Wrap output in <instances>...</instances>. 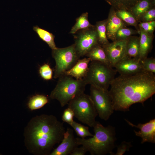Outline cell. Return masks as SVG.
I'll return each instance as SVG.
<instances>
[{
    "instance_id": "15",
    "label": "cell",
    "mask_w": 155,
    "mask_h": 155,
    "mask_svg": "<svg viewBox=\"0 0 155 155\" xmlns=\"http://www.w3.org/2000/svg\"><path fill=\"white\" fill-rule=\"evenodd\" d=\"M90 59L85 57L78 60L70 69L66 71L64 75L71 76L77 80L83 79L88 72Z\"/></svg>"
},
{
    "instance_id": "28",
    "label": "cell",
    "mask_w": 155,
    "mask_h": 155,
    "mask_svg": "<svg viewBox=\"0 0 155 155\" xmlns=\"http://www.w3.org/2000/svg\"><path fill=\"white\" fill-rule=\"evenodd\" d=\"M38 72L41 77L44 80H49L52 79L53 71L49 64L44 63L40 66Z\"/></svg>"
},
{
    "instance_id": "20",
    "label": "cell",
    "mask_w": 155,
    "mask_h": 155,
    "mask_svg": "<svg viewBox=\"0 0 155 155\" xmlns=\"http://www.w3.org/2000/svg\"><path fill=\"white\" fill-rule=\"evenodd\" d=\"M33 29L40 38L46 43L52 50L57 49L54 41L55 36L52 33L37 26H34Z\"/></svg>"
},
{
    "instance_id": "35",
    "label": "cell",
    "mask_w": 155,
    "mask_h": 155,
    "mask_svg": "<svg viewBox=\"0 0 155 155\" xmlns=\"http://www.w3.org/2000/svg\"><path fill=\"white\" fill-rule=\"evenodd\" d=\"M152 1L154 3H155V0H152Z\"/></svg>"
},
{
    "instance_id": "14",
    "label": "cell",
    "mask_w": 155,
    "mask_h": 155,
    "mask_svg": "<svg viewBox=\"0 0 155 155\" xmlns=\"http://www.w3.org/2000/svg\"><path fill=\"white\" fill-rule=\"evenodd\" d=\"M127 24L116 15L115 9L111 8L107 18L106 34L108 39L113 41L116 40V35L119 29L126 27Z\"/></svg>"
},
{
    "instance_id": "3",
    "label": "cell",
    "mask_w": 155,
    "mask_h": 155,
    "mask_svg": "<svg viewBox=\"0 0 155 155\" xmlns=\"http://www.w3.org/2000/svg\"><path fill=\"white\" fill-rule=\"evenodd\" d=\"M93 127L94 135L91 138H76L78 146H84L92 155H111L116 140L115 127L111 125L104 127L98 121Z\"/></svg>"
},
{
    "instance_id": "7",
    "label": "cell",
    "mask_w": 155,
    "mask_h": 155,
    "mask_svg": "<svg viewBox=\"0 0 155 155\" xmlns=\"http://www.w3.org/2000/svg\"><path fill=\"white\" fill-rule=\"evenodd\" d=\"M52 55L55 62L54 78H58L70 69L80 57L78 54L74 44L67 47L52 50Z\"/></svg>"
},
{
    "instance_id": "25",
    "label": "cell",
    "mask_w": 155,
    "mask_h": 155,
    "mask_svg": "<svg viewBox=\"0 0 155 155\" xmlns=\"http://www.w3.org/2000/svg\"><path fill=\"white\" fill-rule=\"evenodd\" d=\"M139 0H105L116 10H128Z\"/></svg>"
},
{
    "instance_id": "21",
    "label": "cell",
    "mask_w": 155,
    "mask_h": 155,
    "mask_svg": "<svg viewBox=\"0 0 155 155\" xmlns=\"http://www.w3.org/2000/svg\"><path fill=\"white\" fill-rule=\"evenodd\" d=\"M107 19L96 22L95 25L97 32L98 44L102 46L109 43L106 34Z\"/></svg>"
},
{
    "instance_id": "11",
    "label": "cell",
    "mask_w": 155,
    "mask_h": 155,
    "mask_svg": "<svg viewBox=\"0 0 155 155\" xmlns=\"http://www.w3.org/2000/svg\"><path fill=\"white\" fill-rule=\"evenodd\" d=\"M122 75H130L144 71L139 58L124 57L117 62L114 67Z\"/></svg>"
},
{
    "instance_id": "34",
    "label": "cell",
    "mask_w": 155,
    "mask_h": 155,
    "mask_svg": "<svg viewBox=\"0 0 155 155\" xmlns=\"http://www.w3.org/2000/svg\"><path fill=\"white\" fill-rule=\"evenodd\" d=\"M87 151L85 148L82 146L80 147L75 148L69 154L70 155H84Z\"/></svg>"
},
{
    "instance_id": "22",
    "label": "cell",
    "mask_w": 155,
    "mask_h": 155,
    "mask_svg": "<svg viewBox=\"0 0 155 155\" xmlns=\"http://www.w3.org/2000/svg\"><path fill=\"white\" fill-rule=\"evenodd\" d=\"M88 13H84L76 19V22L72 27L70 33L74 34L79 30L86 29L94 26L89 22L88 19Z\"/></svg>"
},
{
    "instance_id": "10",
    "label": "cell",
    "mask_w": 155,
    "mask_h": 155,
    "mask_svg": "<svg viewBox=\"0 0 155 155\" xmlns=\"http://www.w3.org/2000/svg\"><path fill=\"white\" fill-rule=\"evenodd\" d=\"M128 38L116 40L102 46L105 52L110 65L112 67H114L117 62L124 57Z\"/></svg>"
},
{
    "instance_id": "2",
    "label": "cell",
    "mask_w": 155,
    "mask_h": 155,
    "mask_svg": "<svg viewBox=\"0 0 155 155\" xmlns=\"http://www.w3.org/2000/svg\"><path fill=\"white\" fill-rule=\"evenodd\" d=\"M65 131L63 123L55 116L37 115L30 120L25 128V144L31 153L50 155L54 146L61 141Z\"/></svg>"
},
{
    "instance_id": "17",
    "label": "cell",
    "mask_w": 155,
    "mask_h": 155,
    "mask_svg": "<svg viewBox=\"0 0 155 155\" xmlns=\"http://www.w3.org/2000/svg\"><path fill=\"white\" fill-rule=\"evenodd\" d=\"M152 0H139L128 10L135 17L138 22L143 15L154 6Z\"/></svg>"
},
{
    "instance_id": "6",
    "label": "cell",
    "mask_w": 155,
    "mask_h": 155,
    "mask_svg": "<svg viewBox=\"0 0 155 155\" xmlns=\"http://www.w3.org/2000/svg\"><path fill=\"white\" fill-rule=\"evenodd\" d=\"M67 104L78 120L90 127H94L98 115L90 95L83 93L72 99Z\"/></svg>"
},
{
    "instance_id": "13",
    "label": "cell",
    "mask_w": 155,
    "mask_h": 155,
    "mask_svg": "<svg viewBox=\"0 0 155 155\" xmlns=\"http://www.w3.org/2000/svg\"><path fill=\"white\" fill-rule=\"evenodd\" d=\"M127 122L131 126L140 129L138 131L134 130L135 135L142 138L141 143L147 142L152 143L155 142V119L150 120L144 124L139 123L135 125L126 119Z\"/></svg>"
},
{
    "instance_id": "27",
    "label": "cell",
    "mask_w": 155,
    "mask_h": 155,
    "mask_svg": "<svg viewBox=\"0 0 155 155\" xmlns=\"http://www.w3.org/2000/svg\"><path fill=\"white\" fill-rule=\"evenodd\" d=\"M138 32L136 30L126 27L121 28L116 33V40L127 39L132 35L137 34Z\"/></svg>"
},
{
    "instance_id": "12",
    "label": "cell",
    "mask_w": 155,
    "mask_h": 155,
    "mask_svg": "<svg viewBox=\"0 0 155 155\" xmlns=\"http://www.w3.org/2000/svg\"><path fill=\"white\" fill-rule=\"evenodd\" d=\"M78 146L76 138L74 137L73 130L68 128L60 144L51 152L50 155L70 154L74 149Z\"/></svg>"
},
{
    "instance_id": "18",
    "label": "cell",
    "mask_w": 155,
    "mask_h": 155,
    "mask_svg": "<svg viewBox=\"0 0 155 155\" xmlns=\"http://www.w3.org/2000/svg\"><path fill=\"white\" fill-rule=\"evenodd\" d=\"M85 56L89 58L91 61H98L111 66L104 49L98 44L93 47Z\"/></svg>"
},
{
    "instance_id": "29",
    "label": "cell",
    "mask_w": 155,
    "mask_h": 155,
    "mask_svg": "<svg viewBox=\"0 0 155 155\" xmlns=\"http://www.w3.org/2000/svg\"><path fill=\"white\" fill-rule=\"evenodd\" d=\"M143 71L153 73H155V59L146 57L141 59Z\"/></svg>"
},
{
    "instance_id": "19",
    "label": "cell",
    "mask_w": 155,
    "mask_h": 155,
    "mask_svg": "<svg viewBox=\"0 0 155 155\" xmlns=\"http://www.w3.org/2000/svg\"><path fill=\"white\" fill-rule=\"evenodd\" d=\"M140 37L131 36L128 39L124 57L139 58Z\"/></svg>"
},
{
    "instance_id": "32",
    "label": "cell",
    "mask_w": 155,
    "mask_h": 155,
    "mask_svg": "<svg viewBox=\"0 0 155 155\" xmlns=\"http://www.w3.org/2000/svg\"><path fill=\"white\" fill-rule=\"evenodd\" d=\"M74 113L72 110L68 107L65 109L63 114L62 119L63 121L70 125L74 121Z\"/></svg>"
},
{
    "instance_id": "5",
    "label": "cell",
    "mask_w": 155,
    "mask_h": 155,
    "mask_svg": "<svg viewBox=\"0 0 155 155\" xmlns=\"http://www.w3.org/2000/svg\"><path fill=\"white\" fill-rule=\"evenodd\" d=\"M88 72L83 80L86 85L108 90L111 82L117 72L115 69L104 63L97 61H90Z\"/></svg>"
},
{
    "instance_id": "26",
    "label": "cell",
    "mask_w": 155,
    "mask_h": 155,
    "mask_svg": "<svg viewBox=\"0 0 155 155\" xmlns=\"http://www.w3.org/2000/svg\"><path fill=\"white\" fill-rule=\"evenodd\" d=\"M73 129L77 135L82 138L88 136L92 137L93 135L89 131V127L73 121L70 125Z\"/></svg>"
},
{
    "instance_id": "23",
    "label": "cell",
    "mask_w": 155,
    "mask_h": 155,
    "mask_svg": "<svg viewBox=\"0 0 155 155\" xmlns=\"http://www.w3.org/2000/svg\"><path fill=\"white\" fill-rule=\"evenodd\" d=\"M49 102L48 98L42 94H36L31 97L28 103V106L31 110L40 109Z\"/></svg>"
},
{
    "instance_id": "16",
    "label": "cell",
    "mask_w": 155,
    "mask_h": 155,
    "mask_svg": "<svg viewBox=\"0 0 155 155\" xmlns=\"http://www.w3.org/2000/svg\"><path fill=\"white\" fill-rule=\"evenodd\" d=\"M139 33L140 34L139 39V58L141 59L147 57L151 50L153 38V35L144 32L139 28Z\"/></svg>"
},
{
    "instance_id": "9",
    "label": "cell",
    "mask_w": 155,
    "mask_h": 155,
    "mask_svg": "<svg viewBox=\"0 0 155 155\" xmlns=\"http://www.w3.org/2000/svg\"><path fill=\"white\" fill-rule=\"evenodd\" d=\"M74 36L75 48L80 57L85 56L93 47L98 44L95 25L78 30L74 34Z\"/></svg>"
},
{
    "instance_id": "1",
    "label": "cell",
    "mask_w": 155,
    "mask_h": 155,
    "mask_svg": "<svg viewBox=\"0 0 155 155\" xmlns=\"http://www.w3.org/2000/svg\"><path fill=\"white\" fill-rule=\"evenodd\" d=\"M110 86L108 91L114 110L126 111L134 104H143L155 94V76L145 71L120 75L115 78Z\"/></svg>"
},
{
    "instance_id": "4",
    "label": "cell",
    "mask_w": 155,
    "mask_h": 155,
    "mask_svg": "<svg viewBox=\"0 0 155 155\" xmlns=\"http://www.w3.org/2000/svg\"><path fill=\"white\" fill-rule=\"evenodd\" d=\"M57 84L50 97L57 100L61 107L67 104L77 96L84 93L86 85L83 79L77 80L63 75L59 78Z\"/></svg>"
},
{
    "instance_id": "33",
    "label": "cell",
    "mask_w": 155,
    "mask_h": 155,
    "mask_svg": "<svg viewBox=\"0 0 155 155\" xmlns=\"http://www.w3.org/2000/svg\"><path fill=\"white\" fill-rule=\"evenodd\" d=\"M131 146V142H127L124 141L117 146V152L113 155H122L126 152L129 151L130 148Z\"/></svg>"
},
{
    "instance_id": "24",
    "label": "cell",
    "mask_w": 155,
    "mask_h": 155,
    "mask_svg": "<svg viewBox=\"0 0 155 155\" xmlns=\"http://www.w3.org/2000/svg\"><path fill=\"white\" fill-rule=\"evenodd\" d=\"M115 12L117 16L126 24L135 26L138 25V21L128 10L121 9L115 10Z\"/></svg>"
},
{
    "instance_id": "30",
    "label": "cell",
    "mask_w": 155,
    "mask_h": 155,
    "mask_svg": "<svg viewBox=\"0 0 155 155\" xmlns=\"http://www.w3.org/2000/svg\"><path fill=\"white\" fill-rule=\"evenodd\" d=\"M139 28L144 32L150 34H153L155 29V21L141 22L138 24Z\"/></svg>"
},
{
    "instance_id": "31",
    "label": "cell",
    "mask_w": 155,
    "mask_h": 155,
    "mask_svg": "<svg viewBox=\"0 0 155 155\" xmlns=\"http://www.w3.org/2000/svg\"><path fill=\"white\" fill-rule=\"evenodd\" d=\"M155 8L154 6L146 12L141 18L140 22H148L155 20Z\"/></svg>"
},
{
    "instance_id": "8",
    "label": "cell",
    "mask_w": 155,
    "mask_h": 155,
    "mask_svg": "<svg viewBox=\"0 0 155 155\" xmlns=\"http://www.w3.org/2000/svg\"><path fill=\"white\" fill-rule=\"evenodd\" d=\"M90 96L100 118L108 120L114 111L108 90L90 85Z\"/></svg>"
}]
</instances>
